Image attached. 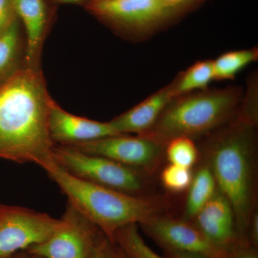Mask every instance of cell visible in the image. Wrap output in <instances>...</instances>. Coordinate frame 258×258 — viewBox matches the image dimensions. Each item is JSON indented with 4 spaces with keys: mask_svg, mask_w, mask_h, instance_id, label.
I'll return each instance as SVG.
<instances>
[{
    "mask_svg": "<svg viewBox=\"0 0 258 258\" xmlns=\"http://www.w3.org/2000/svg\"><path fill=\"white\" fill-rule=\"evenodd\" d=\"M52 100L38 69H19L0 86V159L40 167L52 159Z\"/></svg>",
    "mask_w": 258,
    "mask_h": 258,
    "instance_id": "obj_1",
    "label": "cell"
},
{
    "mask_svg": "<svg viewBox=\"0 0 258 258\" xmlns=\"http://www.w3.org/2000/svg\"><path fill=\"white\" fill-rule=\"evenodd\" d=\"M205 144L217 189L235 213L240 245L249 244L248 227L255 200V126L236 115Z\"/></svg>",
    "mask_w": 258,
    "mask_h": 258,
    "instance_id": "obj_2",
    "label": "cell"
},
{
    "mask_svg": "<svg viewBox=\"0 0 258 258\" xmlns=\"http://www.w3.org/2000/svg\"><path fill=\"white\" fill-rule=\"evenodd\" d=\"M41 167L67 196L68 202L111 240L120 227L144 225L165 211L164 199L129 195L79 179L61 167L53 158Z\"/></svg>",
    "mask_w": 258,
    "mask_h": 258,
    "instance_id": "obj_3",
    "label": "cell"
},
{
    "mask_svg": "<svg viewBox=\"0 0 258 258\" xmlns=\"http://www.w3.org/2000/svg\"><path fill=\"white\" fill-rule=\"evenodd\" d=\"M243 96L242 88L206 89L176 97L164 108L146 137L165 146L176 137L194 139L225 124L235 117Z\"/></svg>",
    "mask_w": 258,
    "mask_h": 258,
    "instance_id": "obj_4",
    "label": "cell"
},
{
    "mask_svg": "<svg viewBox=\"0 0 258 258\" xmlns=\"http://www.w3.org/2000/svg\"><path fill=\"white\" fill-rule=\"evenodd\" d=\"M52 158L72 175L110 189L141 195L145 186L142 171L69 146L55 145Z\"/></svg>",
    "mask_w": 258,
    "mask_h": 258,
    "instance_id": "obj_5",
    "label": "cell"
},
{
    "mask_svg": "<svg viewBox=\"0 0 258 258\" xmlns=\"http://www.w3.org/2000/svg\"><path fill=\"white\" fill-rule=\"evenodd\" d=\"M60 219L53 235L26 250L44 258H94L103 232L69 202Z\"/></svg>",
    "mask_w": 258,
    "mask_h": 258,
    "instance_id": "obj_6",
    "label": "cell"
},
{
    "mask_svg": "<svg viewBox=\"0 0 258 258\" xmlns=\"http://www.w3.org/2000/svg\"><path fill=\"white\" fill-rule=\"evenodd\" d=\"M61 219L21 207L0 208V258L26 250L47 240Z\"/></svg>",
    "mask_w": 258,
    "mask_h": 258,
    "instance_id": "obj_7",
    "label": "cell"
},
{
    "mask_svg": "<svg viewBox=\"0 0 258 258\" xmlns=\"http://www.w3.org/2000/svg\"><path fill=\"white\" fill-rule=\"evenodd\" d=\"M87 8L113 26L138 35L154 31L177 14L160 0H91Z\"/></svg>",
    "mask_w": 258,
    "mask_h": 258,
    "instance_id": "obj_8",
    "label": "cell"
},
{
    "mask_svg": "<svg viewBox=\"0 0 258 258\" xmlns=\"http://www.w3.org/2000/svg\"><path fill=\"white\" fill-rule=\"evenodd\" d=\"M69 146L86 154L99 156L140 171L153 170L160 162L165 146L142 136H113Z\"/></svg>",
    "mask_w": 258,
    "mask_h": 258,
    "instance_id": "obj_9",
    "label": "cell"
},
{
    "mask_svg": "<svg viewBox=\"0 0 258 258\" xmlns=\"http://www.w3.org/2000/svg\"><path fill=\"white\" fill-rule=\"evenodd\" d=\"M144 232L163 249L203 254L212 258H229L227 252L209 240L192 222L161 216L142 225Z\"/></svg>",
    "mask_w": 258,
    "mask_h": 258,
    "instance_id": "obj_10",
    "label": "cell"
},
{
    "mask_svg": "<svg viewBox=\"0 0 258 258\" xmlns=\"http://www.w3.org/2000/svg\"><path fill=\"white\" fill-rule=\"evenodd\" d=\"M49 132L54 143L73 145L120 135L109 122H99L69 113L52 100L48 118Z\"/></svg>",
    "mask_w": 258,
    "mask_h": 258,
    "instance_id": "obj_11",
    "label": "cell"
},
{
    "mask_svg": "<svg viewBox=\"0 0 258 258\" xmlns=\"http://www.w3.org/2000/svg\"><path fill=\"white\" fill-rule=\"evenodd\" d=\"M192 221L209 240L227 252L240 245L233 209L218 189Z\"/></svg>",
    "mask_w": 258,
    "mask_h": 258,
    "instance_id": "obj_12",
    "label": "cell"
},
{
    "mask_svg": "<svg viewBox=\"0 0 258 258\" xmlns=\"http://www.w3.org/2000/svg\"><path fill=\"white\" fill-rule=\"evenodd\" d=\"M174 98L170 83L134 108L115 117L110 123L120 134L134 133L141 135L155 123L164 108Z\"/></svg>",
    "mask_w": 258,
    "mask_h": 258,
    "instance_id": "obj_13",
    "label": "cell"
},
{
    "mask_svg": "<svg viewBox=\"0 0 258 258\" xmlns=\"http://www.w3.org/2000/svg\"><path fill=\"white\" fill-rule=\"evenodd\" d=\"M15 13L26 34L25 67L38 69L39 57L47 26L45 0H14Z\"/></svg>",
    "mask_w": 258,
    "mask_h": 258,
    "instance_id": "obj_14",
    "label": "cell"
},
{
    "mask_svg": "<svg viewBox=\"0 0 258 258\" xmlns=\"http://www.w3.org/2000/svg\"><path fill=\"white\" fill-rule=\"evenodd\" d=\"M217 189L216 181L208 164L194 174L184 209V220L192 221Z\"/></svg>",
    "mask_w": 258,
    "mask_h": 258,
    "instance_id": "obj_15",
    "label": "cell"
},
{
    "mask_svg": "<svg viewBox=\"0 0 258 258\" xmlns=\"http://www.w3.org/2000/svg\"><path fill=\"white\" fill-rule=\"evenodd\" d=\"M214 81L213 60L198 61L171 83L174 98L208 88Z\"/></svg>",
    "mask_w": 258,
    "mask_h": 258,
    "instance_id": "obj_16",
    "label": "cell"
},
{
    "mask_svg": "<svg viewBox=\"0 0 258 258\" xmlns=\"http://www.w3.org/2000/svg\"><path fill=\"white\" fill-rule=\"evenodd\" d=\"M18 17L9 27L0 33V79L15 74L21 49V29Z\"/></svg>",
    "mask_w": 258,
    "mask_h": 258,
    "instance_id": "obj_17",
    "label": "cell"
},
{
    "mask_svg": "<svg viewBox=\"0 0 258 258\" xmlns=\"http://www.w3.org/2000/svg\"><path fill=\"white\" fill-rule=\"evenodd\" d=\"M111 240L118 244L127 258H167L159 255L146 243L137 224L120 227L113 234Z\"/></svg>",
    "mask_w": 258,
    "mask_h": 258,
    "instance_id": "obj_18",
    "label": "cell"
},
{
    "mask_svg": "<svg viewBox=\"0 0 258 258\" xmlns=\"http://www.w3.org/2000/svg\"><path fill=\"white\" fill-rule=\"evenodd\" d=\"M257 58V47L222 54L213 60L214 81L233 79L240 71Z\"/></svg>",
    "mask_w": 258,
    "mask_h": 258,
    "instance_id": "obj_19",
    "label": "cell"
},
{
    "mask_svg": "<svg viewBox=\"0 0 258 258\" xmlns=\"http://www.w3.org/2000/svg\"><path fill=\"white\" fill-rule=\"evenodd\" d=\"M164 154L170 164L191 169L198 161V148L192 139L176 137L166 144Z\"/></svg>",
    "mask_w": 258,
    "mask_h": 258,
    "instance_id": "obj_20",
    "label": "cell"
},
{
    "mask_svg": "<svg viewBox=\"0 0 258 258\" xmlns=\"http://www.w3.org/2000/svg\"><path fill=\"white\" fill-rule=\"evenodd\" d=\"M189 168L169 164L161 174L162 184L166 189L174 193H181L189 189L193 179Z\"/></svg>",
    "mask_w": 258,
    "mask_h": 258,
    "instance_id": "obj_21",
    "label": "cell"
},
{
    "mask_svg": "<svg viewBox=\"0 0 258 258\" xmlns=\"http://www.w3.org/2000/svg\"><path fill=\"white\" fill-rule=\"evenodd\" d=\"M94 258H127L114 241L102 234L97 244Z\"/></svg>",
    "mask_w": 258,
    "mask_h": 258,
    "instance_id": "obj_22",
    "label": "cell"
},
{
    "mask_svg": "<svg viewBox=\"0 0 258 258\" xmlns=\"http://www.w3.org/2000/svg\"><path fill=\"white\" fill-rule=\"evenodd\" d=\"M17 18L14 0H0V33Z\"/></svg>",
    "mask_w": 258,
    "mask_h": 258,
    "instance_id": "obj_23",
    "label": "cell"
},
{
    "mask_svg": "<svg viewBox=\"0 0 258 258\" xmlns=\"http://www.w3.org/2000/svg\"><path fill=\"white\" fill-rule=\"evenodd\" d=\"M169 9L174 10L176 13L182 10L191 8L194 5L199 4L203 0H160Z\"/></svg>",
    "mask_w": 258,
    "mask_h": 258,
    "instance_id": "obj_24",
    "label": "cell"
},
{
    "mask_svg": "<svg viewBox=\"0 0 258 258\" xmlns=\"http://www.w3.org/2000/svg\"><path fill=\"white\" fill-rule=\"evenodd\" d=\"M229 258H258L257 249L250 244L238 245L231 251Z\"/></svg>",
    "mask_w": 258,
    "mask_h": 258,
    "instance_id": "obj_25",
    "label": "cell"
},
{
    "mask_svg": "<svg viewBox=\"0 0 258 258\" xmlns=\"http://www.w3.org/2000/svg\"><path fill=\"white\" fill-rule=\"evenodd\" d=\"M164 256L167 258H212L203 254L181 252L174 249H164Z\"/></svg>",
    "mask_w": 258,
    "mask_h": 258,
    "instance_id": "obj_26",
    "label": "cell"
},
{
    "mask_svg": "<svg viewBox=\"0 0 258 258\" xmlns=\"http://www.w3.org/2000/svg\"><path fill=\"white\" fill-rule=\"evenodd\" d=\"M7 258H44L42 256L37 255V254L31 253L27 250L20 251L16 253L12 254L10 257Z\"/></svg>",
    "mask_w": 258,
    "mask_h": 258,
    "instance_id": "obj_27",
    "label": "cell"
},
{
    "mask_svg": "<svg viewBox=\"0 0 258 258\" xmlns=\"http://www.w3.org/2000/svg\"><path fill=\"white\" fill-rule=\"evenodd\" d=\"M57 3H68V4H76V3H81L86 0H55Z\"/></svg>",
    "mask_w": 258,
    "mask_h": 258,
    "instance_id": "obj_28",
    "label": "cell"
}]
</instances>
